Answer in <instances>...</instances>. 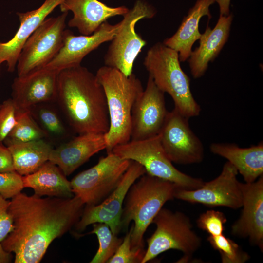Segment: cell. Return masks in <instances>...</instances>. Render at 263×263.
<instances>
[{
  "label": "cell",
  "mask_w": 263,
  "mask_h": 263,
  "mask_svg": "<svg viewBox=\"0 0 263 263\" xmlns=\"http://www.w3.org/2000/svg\"><path fill=\"white\" fill-rule=\"evenodd\" d=\"M60 71L43 67L16 77L12 98L18 110H30L34 106L55 100Z\"/></svg>",
  "instance_id": "16"
},
{
  "label": "cell",
  "mask_w": 263,
  "mask_h": 263,
  "mask_svg": "<svg viewBox=\"0 0 263 263\" xmlns=\"http://www.w3.org/2000/svg\"><path fill=\"white\" fill-rule=\"evenodd\" d=\"M168 113L164 93L149 75L146 88L132 109L131 140L144 139L158 134Z\"/></svg>",
  "instance_id": "14"
},
{
  "label": "cell",
  "mask_w": 263,
  "mask_h": 263,
  "mask_svg": "<svg viewBox=\"0 0 263 263\" xmlns=\"http://www.w3.org/2000/svg\"><path fill=\"white\" fill-rule=\"evenodd\" d=\"M112 152L119 157L141 165L146 173L175 184L177 188L193 190L204 182L177 169L167 155L159 134L144 139L132 140L115 146Z\"/></svg>",
  "instance_id": "7"
},
{
  "label": "cell",
  "mask_w": 263,
  "mask_h": 263,
  "mask_svg": "<svg viewBox=\"0 0 263 263\" xmlns=\"http://www.w3.org/2000/svg\"><path fill=\"white\" fill-rule=\"evenodd\" d=\"M180 62L177 51L157 42L147 51L143 64L158 88L168 93L174 108L189 119L199 116L201 109L191 93L190 79Z\"/></svg>",
  "instance_id": "5"
},
{
  "label": "cell",
  "mask_w": 263,
  "mask_h": 263,
  "mask_svg": "<svg viewBox=\"0 0 263 263\" xmlns=\"http://www.w3.org/2000/svg\"><path fill=\"white\" fill-rule=\"evenodd\" d=\"M10 201L0 194V242L3 241L14 228L13 219L9 212Z\"/></svg>",
  "instance_id": "34"
},
{
  "label": "cell",
  "mask_w": 263,
  "mask_h": 263,
  "mask_svg": "<svg viewBox=\"0 0 263 263\" xmlns=\"http://www.w3.org/2000/svg\"><path fill=\"white\" fill-rule=\"evenodd\" d=\"M233 20L232 14L220 15L213 29L207 26L199 39V46L192 51L188 62L193 78L203 76L208 63L218 55L227 42Z\"/></svg>",
  "instance_id": "21"
},
{
  "label": "cell",
  "mask_w": 263,
  "mask_h": 263,
  "mask_svg": "<svg viewBox=\"0 0 263 263\" xmlns=\"http://www.w3.org/2000/svg\"><path fill=\"white\" fill-rule=\"evenodd\" d=\"M227 219L220 211L209 210L201 214L197 220L198 227L210 236L223 234Z\"/></svg>",
  "instance_id": "30"
},
{
  "label": "cell",
  "mask_w": 263,
  "mask_h": 263,
  "mask_svg": "<svg viewBox=\"0 0 263 263\" xmlns=\"http://www.w3.org/2000/svg\"><path fill=\"white\" fill-rule=\"evenodd\" d=\"M89 234H95L99 243L98 250L90 263H107L123 240L114 234L107 225L103 223L93 224V229Z\"/></svg>",
  "instance_id": "27"
},
{
  "label": "cell",
  "mask_w": 263,
  "mask_h": 263,
  "mask_svg": "<svg viewBox=\"0 0 263 263\" xmlns=\"http://www.w3.org/2000/svg\"><path fill=\"white\" fill-rule=\"evenodd\" d=\"M47 135L33 119L30 110H17L15 124L3 141L8 146L43 139Z\"/></svg>",
  "instance_id": "26"
},
{
  "label": "cell",
  "mask_w": 263,
  "mask_h": 263,
  "mask_svg": "<svg viewBox=\"0 0 263 263\" xmlns=\"http://www.w3.org/2000/svg\"><path fill=\"white\" fill-rule=\"evenodd\" d=\"M1 64H0V74H1Z\"/></svg>",
  "instance_id": "38"
},
{
  "label": "cell",
  "mask_w": 263,
  "mask_h": 263,
  "mask_svg": "<svg viewBox=\"0 0 263 263\" xmlns=\"http://www.w3.org/2000/svg\"><path fill=\"white\" fill-rule=\"evenodd\" d=\"M131 162L113 152L100 158L95 165L80 172L70 181L74 195L85 206L101 203L117 187Z\"/></svg>",
  "instance_id": "10"
},
{
  "label": "cell",
  "mask_w": 263,
  "mask_h": 263,
  "mask_svg": "<svg viewBox=\"0 0 263 263\" xmlns=\"http://www.w3.org/2000/svg\"><path fill=\"white\" fill-rule=\"evenodd\" d=\"M38 117L46 130L55 135H62L65 128L57 114L51 110L42 108L38 113Z\"/></svg>",
  "instance_id": "33"
},
{
  "label": "cell",
  "mask_w": 263,
  "mask_h": 263,
  "mask_svg": "<svg viewBox=\"0 0 263 263\" xmlns=\"http://www.w3.org/2000/svg\"><path fill=\"white\" fill-rule=\"evenodd\" d=\"M95 76L104 91L109 113V128L104 134L108 154L115 146L131 140L132 109L144 89L133 73L126 76L106 65L98 69Z\"/></svg>",
  "instance_id": "3"
},
{
  "label": "cell",
  "mask_w": 263,
  "mask_h": 263,
  "mask_svg": "<svg viewBox=\"0 0 263 263\" xmlns=\"http://www.w3.org/2000/svg\"><path fill=\"white\" fill-rule=\"evenodd\" d=\"M16 112V108L11 98L0 104V142L4 140L14 126Z\"/></svg>",
  "instance_id": "32"
},
{
  "label": "cell",
  "mask_w": 263,
  "mask_h": 263,
  "mask_svg": "<svg viewBox=\"0 0 263 263\" xmlns=\"http://www.w3.org/2000/svg\"><path fill=\"white\" fill-rule=\"evenodd\" d=\"M64 0H45L36 9L18 12L20 25L13 37L5 42L0 41V64L6 62L7 71L15 70L22 47L27 39L54 10Z\"/></svg>",
  "instance_id": "19"
},
{
  "label": "cell",
  "mask_w": 263,
  "mask_h": 263,
  "mask_svg": "<svg viewBox=\"0 0 263 263\" xmlns=\"http://www.w3.org/2000/svg\"><path fill=\"white\" fill-rule=\"evenodd\" d=\"M242 211L231 226L233 235L248 239L263 249V175L252 183H242Z\"/></svg>",
  "instance_id": "17"
},
{
  "label": "cell",
  "mask_w": 263,
  "mask_h": 263,
  "mask_svg": "<svg viewBox=\"0 0 263 263\" xmlns=\"http://www.w3.org/2000/svg\"><path fill=\"white\" fill-rule=\"evenodd\" d=\"M238 172L229 162L213 180L204 183L199 188L187 190L176 188L174 198L209 207H225L237 209L242 207V183L237 178Z\"/></svg>",
  "instance_id": "12"
},
{
  "label": "cell",
  "mask_w": 263,
  "mask_h": 263,
  "mask_svg": "<svg viewBox=\"0 0 263 263\" xmlns=\"http://www.w3.org/2000/svg\"><path fill=\"white\" fill-rule=\"evenodd\" d=\"M210 150L227 160L243 177L245 183L255 181L263 175V143L248 148L235 144L214 143Z\"/></svg>",
  "instance_id": "22"
},
{
  "label": "cell",
  "mask_w": 263,
  "mask_h": 263,
  "mask_svg": "<svg viewBox=\"0 0 263 263\" xmlns=\"http://www.w3.org/2000/svg\"><path fill=\"white\" fill-rule=\"evenodd\" d=\"M122 20L112 25L107 21L90 35L75 36L67 30L64 44L56 56L45 67L60 71L81 65L84 57L101 44L111 41L122 26Z\"/></svg>",
  "instance_id": "15"
},
{
  "label": "cell",
  "mask_w": 263,
  "mask_h": 263,
  "mask_svg": "<svg viewBox=\"0 0 263 263\" xmlns=\"http://www.w3.org/2000/svg\"><path fill=\"white\" fill-rule=\"evenodd\" d=\"M59 7L62 12H72L68 26L86 36L93 34L108 19L123 16L129 10L125 6L110 7L98 0H64Z\"/></svg>",
  "instance_id": "20"
},
{
  "label": "cell",
  "mask_w": 263,
  "mask_h": 263,
  "mask_svg": "<svg viewBox=\"0 0 263 263\" xmlns=\"http://www.w3.org/2000/svg\"><path fill=\"white\" fill-rule=\"evenodd\" d=\"M56 100L76 133L108 132L110 121L104 91L87 68L80 65L59 72Z\"/></svg>",
  "instance_id": "2"
},
{
  "label": "cell",
  "mask_w": 263,
  "mask_h": 263,
  "mask_svg": "<svg viewBox=\"0 0 263 263\" xmlns=\"http://www.w3.org/2000/svg\"><path fill=\"white\" fill-rule=\"evenodd\" d=\"M177 186L167 180L144 174L131 186L125 197L121 230L133 222L131 243L135 249L144 248V236L149 225L168 201L174 198Z\"/></svg>",
  "instance_id": "4"
},
{
  "label": "cell",
  "mask_w": 263,
  "mask_h": 263,
  "mask_svg": "<svg viewBox=\"0 0 263 263\" xmlns=\"http://www.w3.org/2000/svg\"><path fill=\"white\" fill-rule=\"evenodd\" d=\"M106 148L104 134H80L54 148L49 161L57 165L66 176H69L94 154Z\"/></svg>",
  "instance_id": "18"
},
{
  "label": "cell",
  "mask_w": 263,
  "mask_h": 263,
  "mask_svg": "<svg viewBox=\"0 0 263 263\" xmlns=\"http://www.w3.org/2000/svg\"><path fill=\"white\" fill-rule=\"evenodd\" d=\"M154 233L147 239L148 247L141 263L150 261L166 251L184 253L178 262L189 260L201 245V239L193 230L189 218L179 211L162 207L154 218Z\"/></svg>",
  "instance_id": "6"
},
{
  "label": "cell",
  "mask_w": 263,
  "mask_h": 263,
  "mask_svg": "<svg viewBox=\"0 0 263 263\" xmlns=\"http://www.w3.org/2000/svg\"><path fill=\"white\" fill-rule=\"evenodd\" d=\"M145 173L141 165L131 160L118 186L105 200L95 205H85L81 216L75 226L76 230L82 232L90 225L103 223L117 235L121 230V216L127 193L134 182Z\"/></svg>",
  "instance_id": "13"
},
{
  "label": "cell",
  "mask_w": 263,
  "mask_h": 263,
  "mask_svg": "<svg viewBox=\"0 0 263 263\" xmlns=\"http://www.w3.org/2000/svg\"><path fill=\"white\" fill-rule=\"evenodd\" d=\"M154 7L145 0H136L133 7L123 15L122 26L111 40L106 54V66L117 69L126 76L132 73L134 62L146 41L136 32L135 25L140 20L152 18Z\"/></svg>",
  "instance_id": "8"
},
{
  "label": "cell",
  "mask_w": 263,
  "mask_h": 263,
  "mask_svg": "<svg viewBox=\"0 0 263 263\" xmlns=\"http://www.w3.org/2000/svg\"><path fill=\"white\" fill-rule=\"evenodd\" d=\"M24 188H30L41 197L70 198L74 196L71 182L59 167L48 161L35 172L22 176Z\"/></svg>",
  "instance_id": "24"
},
{
  "label": "cell",
  "mask_w": 263,
  "mask_h": 263,
  "mask_svg": "<svg viewBox=\"0 0 263 263\" xmlns=\"http://www.w3.org/2000/svg\"><path fill=\"white\" fill-rule=\"evenodd\" d=\"M133 229V224H132L116 252L107 263H142L146 250L144 248L135 249L132 247L131 237Z\"/></svg>",
  "instance_id": "29"
},
{
  "label": "cell",
  "mask_w": 263,
  "mask_h": 263,
  "mask_svg": "<svg viewBox=\"0 0 263 263\" xmlns=\"http://www.w3.org/2000/svg\"><path fill=\"white\" fill-rule=\"evenodd\" d=\"M13 255L11 252L5 250L1 242H0V263H11Z\"/></svg>",
  "instance_id": "37"
},
{
  "label": "cell",
  "mask_w": 263,
  "mask_h": 263,
  "mask_svg": "<svg viewBox=\"0 0 263 263\" xmlns=\"http://www.w3.org/2000/svg\"><path fill=\"white\" fill-rule=\"evenodd\" d=\"M23 188L22 176L16 171L0 173V194L4 198H12Z\"/></svg>",
  "instance_id": "31"
},
{
  "label": "cell",
  "mask_w": 263,
  "mask_h": 263,
  "mask_svg": "<svg viewBox=\"0 0 263 263\" xmlns=\"http://www.w3.org/2000/svg\"><path fill=\"white\" fill-rule=\"evenodd\" d=\"M214 2L215 0H197L175 33L164 40L166 46L178 52L180 62L189 58L193 44L202 35L199 30L200 19L205 16L211 18L209 8Z\"/></svg>",
  "instance_id": "23"
},
{
  "label": "cell",
  "mask_w": 263,
  "mask_h": 263,
  "mask_svg": "<svg viewBox=\"0 0 263 263\" xmlns=\"http://www.w3.org/2000/svg\"><path fill=\"white\" fill-rule=\"evenodd\" d=\"M6 146L11 153L15 171L22 176L35 172L49 161L54 149L44 139Z\"/></svg>",
  "instance_id": "25"
},
{
  "label": "cell",
  "mask_w": 263,
  "mask_h": 263,
  "mask_svg": "<svg viewBox=\"0 0 263 263\" xmlns=\"http://www.w3.org/2000/svg\"><path fill=\"white\" fill-rule=\"evenodd\" d=\"M158 134L163 148L172 163L189 165L203 161L202 142L190 128L188 118L175 108L168 112Z\"/></svg>",
  "instance_id": "11"
},
{
  "label": "cell",
  "mask_w": 263,
  "mask_h": 263,
  "mask_svg": "<svg viewBox=\"0 0 263 263\" xmlns=\"http://www.w3.org/2000/svg\"><path fill=\"white\" fill-rule=\"evenodd\" d=\"M207 241L219 252L223 263H244L250 258L237 244L223 234L209 235Z\"/></svg>",
  "instance_id": "28"
},
{
  "label": "cell",
  "mask_w": 263,
  "mask_h": 263,
  "mask_svg": "<svg viewBox=\"0 0 263 263\" xmlns=\"http://www.w3.org/2000/svg\"><path fill=\"white\" fill-rule=\"evenodd\" d=\"M84 206L75 195L41 198L20 192L10 201L14 228L1 243L15 254V263H38L52 242L75 226Z\"/></svg>",
  "instance_id": "1"
},
{
  "label": "cell",
  "mask_w": 263,
  "mask_h": 263,
  "mask_svg": "<svg viewBox=\"0 0 263 263\" xmlns=\"http://www.w3.org/2000/svg\"><path fill=\"white\" fill-rule=\"evenodd\" d=\"M15 171L11 153L7 146L0 142V173Z\"/></svg>",
  "instance_id": "35"
},
{
  "label": "cell",
  "mask_w": 263,
  "mask_h": 263,
  "mask_svg": "<svg viewBox=\"0 0 263 263\" xmlns=\"http://www.w3.org/2000/svg\"><path fill=\"white\" fill-rule=\"evenodd\" d=\"M231 0H215L219 5L220 15L227 16L230 14L229 7Z\"/></svg>",
  "instance_id": "36"
},
{
  "label": "cell",
  "mask_w": 263,
  "mask_h": 263,
  "mask_svg": "<svg viewBox=\"0 0 263 263\" xmlns=\"http://www.w3.org/2000/svg\"><path fill=\"white\" fill-rule=\"evenodd\" d=\"M46 18L27 39L20 51L16 68L18 76L45 67L62 47L67 30L68 12Z\"/></svg>",
  "instance_id": "9"
}]
</instances>
